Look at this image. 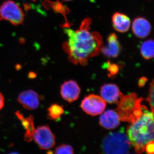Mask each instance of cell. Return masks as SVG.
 I'll use <instances>...</instances> for the list:
<instances>
[{"label": "cell", "mask_w": 154, "mask_h": 154, "mask_svg": "<svg viewBox=\"0 0 154 154\" xmlns=\"http://www.w3.org/2000/svg\"><path fill=\"white\" fill-rule=\"evenodd\" d=\"M91 22L90 18H86L79 29L64 30L67 40L63 48L68 55L69 60L75 65H87L89 59L99 54L103 46L101 35L91 30Z\"/></svg>", "instance_id": "1"}, {"label": "cell", "mask_w": 154, "mask_h": 154, "mask_svg": "<svg viewBox=\"0 0 154 154\" xmlns=\"http://www.w3.org/2000/svg\"><path fill=\"white\" fill-rule=\"evenodd\" d=\"M154 124V113L145 106L140 118L128 127L127 135L137 153L143 152L146 144L153 141Z\"/></svg>", "instance_id": "2"}, {"label": "cell", "mask_w": 154, "mask_h": 154, "mask_svg": "<svg viewBox=\"0 0 154 154\" xmlns=\"http://www.w3.org/2000/svg\"><path fill=\"white\" fill-rule=\"evenodd\" d=\"M119 98L120 100L116 102L117 107L115 110L120 121L131 123L140 118L145 107L141 105L142 98H138L135 93L126 96L121 93Z\"/></svg>", "instance_id": "3"}, {"label": "cell", "mask_w": 154, "mask_h": 154, "mask_svg": "<svg viewBox=\"0 0 154 154\" xmlns=\"http://www.w3.org/2000/svg\"><path fill=\"white\" fill-rule=\"evenodd\" d=\"M130 147L129 139L122 128L105 137L102 145V154H127Z\"/></svg>", "instance_id": "4"}, {"label": "cell", "mask_w": 154, "mask_h": 154, "mask_svg": "<svg viewBox=\"0 0 154 154\" xmlns=\"http://www.w3.org/2000/svg\"><path fill=\"white\" fill-rule=\"evenodd\" d=\"M25 15L19 6L12 0H8L0 7V21L6 20L15 26L24 24Z\"/></svg>", "instance_id": "5"}, {"label": "cell", "mask_w": 154, "mask_h": 154, "mask_svg": "<svg viewBox=\"0 0 154 154\" xmlns=\"http://www.w3.org/2000/svg\"><path fill=\"white\" fill-rule=\"evenodd\" d=\"M33 138L42 150H48L55 144V137L48 125L38 126L35 130Z\"/></svg>", "instance_id": "6"}, {"label": "cell", "mask_w": 154, "mask_h": 154, "mask_svg": "<svg viewBox=\"0 0 154 154\" xmlns=\"http://www.w3.org/2000/svg\"><path fill=\"white\" fill-rule=\"evenodd\" d=\"M106 106V103L102 97L94 94L86 97L81 103L82 110L87 114L93 116L103 113Z\"/></svg>", "instance_id": "7"}, {"label": "cell", "mask_w": 154, "mask_h": 154, "mask_svg": "<svg viewBox=\"0 0 154 154\" xmlns=\"http://www.w3.org/2000/svg\"><path fill=\"white\" fill-rule=\"evenodd\" d=\"M81 89L74 81L70 80L65 82L60 88L62 97L68 102H72L77 100L79 97Z\"/></svg>", "instance_id": "8"}, {"label": "cell", "mask_w": 154, "mask_h": 154, "mask_svg": "<svg viewBox=\"0 0 154 154\" xmlns=\"http://www.w3.org/2000/svg\"><path fill=\"white\" fill-rule=\"evenodd\" d=\"M17 101L27 110H35L39 105L38 94L33 90H29L22 92L18 96Z\"/></svg>", "instance_id": "9"}, {"label": "cell", "mask_w": 154, "mask_h": 154, "mask_svg": "<svg viewBox=\"0 0 154 154\" xmlns=\"http://www.w3.org/2000/svg\"><path fill=\"white\" fill-rule=\"evenodd\" d=\"M133 33L138 38H146L149 35L152 30L150 22L143 17L135 18L131 23Z\"/></svg>", "instance_id": "10"}, {"label": "cell", "mask_w": 154, "mask_h": 154, "mask_svg": "<svg viewBox=\"0 0 154 154\" xmlns=\"http://www.w3.org/2000/svg\"><path fill=\"white\" fill-rule=\"evenodd\" d=\"M121 47L115 33L110 34L107 39V43L102 46L101 51L109 57H116L120 54Z\"/></svg>", "instance_id": "11"}, {"label": "cell", "mask_w": 154, "mask_h": 154, "mask_svg": "<svg viewBox=\"0 0 154 154\" xmlns=\"http://www.w3.org/2000/svg\"><path fill=\"white\" fill-rule=\"evenodd\" d=\"M120 119L115 110H108L102 113L99 118V124L107 129H113L119 126Z\"/></svg>", "instance_id": "12"}, {"label": "cell", "mask_w": 154, "mask_h": 154, "mask_svg": "<svg viewBox=\"0 0 154 154\" xmlns=\"http://www.w3.org/2000/svg\"><path fill=\"white\" fill-rule=\"evenodd\" d=\"M121 93L115 84H107L102 86L100 90L101 97L105 102L113 104L118 101Z\"/></svg>", "instance_id": "13"}, {"label": "cell", "mask_w": 154, "mask_h": 154, "mask_svg": "<svg viewBox=\"0 0 154 154\" xmlns=\"http://www.w3.org/2000/svg\"><path fill=\"white\" fill-rule=\"evenodd\" d=\"M112 21L113 28L119 33L127 32L131 27V22L129 17L122 13H115L112 17Z\"/></svg>", "instance_id": "14"}, {"label": "cell", "mask_w": 154, "mask_h": 154, "mask_svg": "<svg viewBox=\"0 0 154 154\" xmlns=\"http://www.w3.org/2000/svg\"><path fill=\"white\" fill-rule=\"evenodd\" d=\"M16 114L21 121L22 126L26 130L24 135V140L30 142L33 140V133L35 130L33 122L34 118L33 116L30 115L27 118H25L22 113L19 111H17Z\"/></svg>", "instance_id": "15"}, {"label": "cell", "mask_w": 154, "mask_h": 154, "mask_svg": "<svg viewBox=\"0 0 154 154\" xmlns=\"http://www.w3.org/2000/svg\"><path fill=\"white\" fill-rule=\"evenodd\" d=\"M140 53L143 57L146 60L153 58L154 55L153 40L149 39L144 42L141 45Z\"/></svg>", "instance_id": "16"}, {"label": "cell", "mask_w": 154, "mask_h": 154, "mask_svg": "<svg viewBox=\"0 0 154 154\" xmlns=\"http://www.w3.org/2000/svg\"><path fill=\"white\" fill-rule=\"evenodd\" d=\"M48 118L51 120H57L64 113L63 107L58 104H54L51 105L48 109Z\"/></svg>", "instance_id": "17"}, {"label": "cell", "mask_w": 154, "mask_h": 154, "mask_svg": "<svg viewBox=\"0 0 154 154\" xmlns=\"http://www.w3.org/2000/svg\"><path fill=\"white\" fill-rule=\"evenodd\" d=\"M54 154H74L73 149L71 146L62 144L58 146L55 149Z\"/></svg>", "instance_id": "18"}, {"label": "cell", "mask_w": 154, "mask_h": 154, "mask_svg": "<svg viewBox=\"0 0 154 154\" xmlns=\"http://www.w3.org/2000/svg\"><path fill=\"white\" fill-rule=\"evenodd\" d=\"M149 91L148 94V96L147 98V101L149 102L152 111L154 113V81H152L151 83L150 84Z\"/></svg>", "instance_id": "19"}, {"label": "cell", "mask_w": 154, "mask_h": 154, "mask_svg": "<svg viewBox=\"0 0 154 154\" xmlns=\"http://www.w3.org/2000/svg\"><path fill=\"white\" fill-rule=\"evenodd\" d=\"M106 65L107 66V70L110 72V75H116L118 72L119 68L116 65L111 64L109 62L107 63Z\"/></svg>", "instance_id": "20"}, {"label": "cell", "mask_w": 154, "mask_h": 154, "mask_svg": "<svg viewBox=\"0 0 154 154\" xmlns=\"http://www.w3.org/2000/svg\"><path fill=\"white\" fill-rule=\"evenodd\" d=\"M145 150L146 151L148 154H154V141L149 142L146 144Z\"/></svg>", "instance_id": "21"}, {"label": "cell", "mask_w": 154, "mask_h": 154, "mask_svg": "<svg viewBox=\"0 0 154 154\" xmlns=\"http://www.w3.org/2000/svg\"><path fill=\"white\" fill-rule=\"evenodd\" d=\"M147 81V79L146 77H143L140 79L138 82V85L140 87H142L145 85Z\"/></svg>", "instance_id": "22"}, {"label": "cell", "mask_w": 154, "mask_h": 154, "mask_svg": "<svg viewBox=\"0 0 154 154\" xmlns=\"http://www.w3.org/2000/svg\"><path fill=\"white\" fill-rule=\"evenodd\" d=\"M5 103V98L2 93H0V110L2 109Z\"/></svg>", "instance_id": "23"}, {"label": "cell", "mask_w": 154, "mask_h": 154, "mask_svg": "<svg viewBox=\"0 0 154 154\" xmlns=\"http://www.w3.org/2000/svg\"><path fill=\"white\" fill-rule=\"evenodd\" d=\"M36 76V74L35 73L33 72H30L29 74V77H30V78H34Z\"/></svg>", "instance_id": "24"}, {"label": "cell", "mask_w": 154, "mask_h": 154, "mask_svg": "<svg viewBox=\"0 0 154 154\" xmlns=\"http://www.w3.org/2000/svg\"><path fill=\"white\" fill-rule=\"evenodd\" d=\"M9 154H19V153H18L17 152H12L11 153H10Z\"/></svg>", "instance_id": "25"}, {"label": "cell", "mask_w": 154, "mask_h": 154, "mask_svg": "<svg viewBox=\"0 0 154 154\" xmlns=\"http://www.w3.org/2000/svg\"><path fill=\"white\" fill-rule=\"evenodd\" d=\"M64 1H65V2H70V1H72L73 0H63Z\"/></svg>", "instance_id": "26"}]
</instances>
